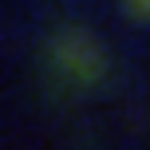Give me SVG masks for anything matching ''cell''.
Here are the masks:
<instances>
[{"label":"cell","mask_w":150,"mask_h":150,"mask_svg":"<svg viewBox=\"0 0 150 150\" xmlns=\"http://www.w3.org/2000/svg\"><path fill=\"white\" fill-rule=\"evenodd\" d=\"M44 67L63 95H87L103 87V79L111 75V59H107V47L91 40V32L59 28L44 47Z\"/></svg>","instance_id":"6da1fadb"},{"label":"cell","mask_w":150,"mask_h":150,"mask_svg":"<svg viewBox=\"0 0 150 150\" xmlns=\"http://www.w3.org/2000/svg\"><path fill=\"white\" fill-rule=\"evenodd\" d=\"M122 4V16L138 28H150V0H119Z\"/></svg>","instance_id":"7a4b0ae2"}]
</instances>
